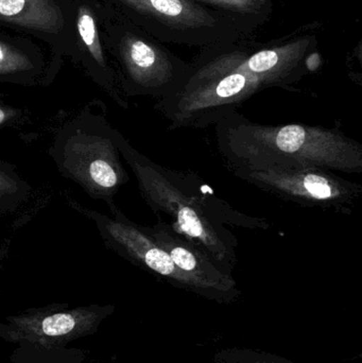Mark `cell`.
I'll use <instances>...</instances> for the list:
<instances>
[{"mask_svg": "<svg viewBox=\"0 0 362 363\" xmlns=\"http://www.w3.org/2000/svg\"><path fill=\"white\" fill-rule=\"evenodd\" d=\"M121 157L131 168L149 208L169 218L168 223L185 240L205 253L227 273L237 266V238L227 225L267 230L271 222L246 215L215 194L197 174L155 163L117 131Z\"/></svg>", "mask_w": 362, "mask_h": 363, "instance_id": "cell-1", "label": "cell"}, {"mask_svg": "<svg viewBox=\"0 0 362 363\" xmlns=\"http://www.w3.org/2000/svg\"><path fill=\"white\" fill-rule=\"evenodd\" d=\"M215 135L227 168H310L362 174V145L337 127L263 125L234 112L215 125Z\"/></svg>", "mask_w": 362, "mask_h": 363, "instance_id": "cell-2", "label": "cell"}, {"mask_svg": "<svg viewBox=\"0 0 362 363\" xmlns=\"http://www.w3.org/2000/svg\"><path fill=\"white\" fill-rule=\"evenodd\" d=\"M103 106L87 104L64 121L53 134L48 155L63 178L108 206L130 176L117 143L118 130Z\"/></svg>", "mask_w": 362, "mask_h": 363, "instance_id": "cell-3", "label": "cell"}, {"mask_svg": "<svg viewBox=\"0 0 362 363\" xmlns=\"http://www.w3.org/2000/svg\"><path fill=\"white\" fill-rule=\"evenodd\" d=\"M244 183L280 200L351 216L362 196V186L335 172L310 168L230 167Z\"/></svg>", "mask_w": 362, "mask_h": 363, "instance_id": "cell-4", "label": "cell"}, {"mask_svg": "<svg viewBox=\"0 0 362 363\" xmlns=\"http://www.w3.org/2000/svg\"><path fill=\"white\" fill-rule=\"evenodd\" d=\"M62 196L70 208L95 224L108 250L172 287L193 294L191 284L178 270L169 254L146 232L144 225L130 220L116 203L108 205L111 216H108L84 206L67 192Z\"/></svg>", "mask_w": 362, "mask_h": 363, "instance_id": "cell-5", "label": "cell"}, {"mask_svg": "<svg viewBox=\"0 0 362 363\" xmlns=\"http://www.w3.org/2000/svg\"><path fill=\"white\" fill-rule=\"evenodd\" d=\"M113 305L70 307L52 304L31 308L6 318L0 337L10 342H25L40 349L65 347L72 341L97 332L101 322L114 313Z\"/></svg>", "mask_w": 362, "mask_h": 363, "instance_id": "cell-6", "label": "cell"}, {"mask_svg": "<svg viewBox=\"0 0 362 363\" xmlns=\"http://www.w3.org/2000/svg\"><path fill=\"white\" fill-rule=\"evenodd\" d=\"M144 228L169 254L178 270L191 284L193 294L222 305L233 304L240 298L242 292L233 274L185 240L168 222L161 219Z\"/></svg>", "mask_w": 362, "mask_h": 363, "instance_id": "cell-7", "label": "cell"}, {"mask_svg": "<svg viewBox=\"0 0 362 363\" xmlns=\"http://www.w3.org/2000/svg\"><path fill=\"white\" fill-rule=\"evenodd\" d=\"M127 74L128 96H150L165 99L181 85L179 68L161 49L128 34L120 46Z\"/></svg>", "mask_w": 362, "mask_h": 363, "instance_id": "cell-8", "label": "cell"}, {"mask_svg": "<svg viewBox=\"0 0 362 363\" xmlns=\"http://www.w3.org/2000/svg\"><path fill=\"white\" fill-rule=\"evenodd\" d=\"M308 45L310 40H301L259 51L251 57L244 55L240 66L268 87H286L291 81L297 80V72Z\"/></svg>", "mask_w": 362, "mask_h": 363, "instance_id": "cell-9", "label": "cell"}, {"mask_svg": "<svg viewBox=\"0 0 362 363\" xmlns=\"http://www.w3.org/2000/svg\"><path fill=\"white\" fill-rule=\"evenodd\" d=\"M0 21L45 32L59 31L64 25L53 0H0Z\"/></svg>", "mask_w": 362, "mask_h": 363, "instance_id": "cell-10", "label": "cell"}, {"mask_svg": "<svg viewBox=\"0 0 362 363\" xmlns=\"http://www.w3.org/2000/svg\"><path fill=\"white\" fill-rule=\"evenodd\" d=\"M138 12L150 15L174 27H208L215 19L191 0H121Z\"/></svg>", "mask_w": 362, "mask_h": 363, "instance_id": "cell-11", "label": "cell"}, {"mask_svg": "<svg viewBox=\"0 0 362 363\" xmlns=\"http://www.w3.org/2000/svg\"><path fill=\"white\" fill-rule=\"evenodd\" d=\"M34 189L14 164L0 160V216H10L25 206Z\"/></svg>", "mask_w": 362, "mask_h": 363, "instance_id": "cell-12", "label": "cell"}, {"mask_svg": "<svg viewBox=\"0 0 362 363\" xmlns=\"http://www.w3.org/2000/svg\"><path fill=\"white\" fill-rule=\"evenodd\" d=\"M36 65L25 52L0 42V80L29 79Z\"/></svg>", "mask_w": 362, "mask_h": 363, "instance_id": "cell-13", "label": "cell"}, {"mask_svg": "<svg viewBox=\"0 0 362 363\" xmlns=\"http://www.w3.org/2000/svg\"><path fill=\"white\" fill-rule=\"evenodd\" d=\"M77 27H78L79 35L82 38L85 47L97 64L98 68L103 70L104 72H108L103 48L98 35L97 23L89 6H82L79 10Z\"/></svg>", "mask_w": 362, "mask_h": 363, "instance_id": "cell-14", "label": "cell"}, {"mask_svg": "<svg viewBox=\"0 0 362 363\" xmlns=\"http://www.w3.org/2000/svg\"><path fill=\"white\" fill-rule=\"evenodd\" d=\"M213 360L215 363H295L281 356L247 347L220 350L215 354Z\"/></svg>", "mask_w": 362, "mask_h": 363, "instance_id": "cell-15", "label": "cell"}, {"mask_svg": "<svg viewBox=\"0 0 362 363\" xmlns=\"http://www.w3.org/2000/svg\"><path fill=\"white\" fill-rule=\"evenodd\" d=\"M30 112L0 100V130L18 128L29 123Z\"/></svg>", "mask_w": 362, "mask_h": 363, "instance_id": "cell-16", "label": "cell"}, {"mask_svg": "<svg viewBox=\"0 0 362 363\" xmlns=\"http://www.w3.org/2000/svg\"><path fill=\"white\" fill-rule=\"evenodd\" d=\"M208 4L221 6L227 10L240 13H253L261 10L267 0H201Z\"/></svg>", "mask_w": 362, "mask_h": 363, "instance_id": "cell-17", "label": "cell"}, {"mask_svg": "<svg viewBox=\"0 0 362 363\" xmlns=\"http://www.w3.org/2000/svg\"><path fill=\"white\" fill-rule=\"evenodd\" d=\"M9 252H10L9 242L2 243L1 247H0V271L4 268V264L8 258Z\"/></svg>", "mask_w": 362, "mask_h": 363, "instance_id": "cell-18", "label": "cell"}]
</instances>
